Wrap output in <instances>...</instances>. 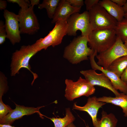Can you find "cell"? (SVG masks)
<instances>
[{
  "mask_svg": "<svg viewBox=\"0 0 127 127\" xmlns=\"http://www.w3.org/2000/svg\"><path fill=\"white\" fill-rule=\"evenodd\" d=\"M88 36H80L74 38L64 49L63 57L73 64L88 60L94 51L87 46Z\"/></svg>",
  "mask_w": 127,
  "mask_h": 127,
  "instance_id": "cell-1",
  "label": "cell"
},
{
  "mask_svg": "<svg viewBox=\"0 0 127 127\" xmlns=\"http://www.w3.org/2000/svg\"><path fill=\"white\" fill-rule=\"evenodd\" d=\"M117 36L114 29L92 30L88 36V44L97 53L107 50L115 42Z\"/></svg>",
  "mask_w": 127,
  "mask_h": 127,
  "instance_id": "cell-2",
  "label": "cell"
},
{
  "mask_svg": "<svg viewBox=\"0 0 127 127\" xmlns=\"http://www.w3.org/2000/svg\"><path fill=\"white\" fill-rule=\"evenodd\" d=\"M55 24L53 28L47 36L40 38L32 45L37 52L43 49L45 50L50 46L54 47L60 44L63 37L67 35L68 25L66 21L60 20Z\"/></svg>",
  "mask_w": 127,
  "mask_h": 127,
  "instance_id": "cell-3",
  "label": "cell"
},
{
  "mask_svg": "<svg viewBox=\"0 0 127 127\" xmlns=\"http://www.w3.org/2000/svg\"><path fill=\"white\" fill-rule=\"evenodd\" d=\"M38 52L32 45L22 46L19 50H16L14 52L12 56L11 65V76H14L18 73L21 68H26L33 75L34 79L31 83L32 85L38 76L31 70L29 62L30 59Z\"/></svg>",
  "mask_w": 127,
  "mask_h": 127,
  "instance_id": "cell-4",
  "label": "cell"
},
{
  "mask_svg": "<svg viewBox=\"0 0 127 127\" xmlns=\"http://www.w3.org/2000/svg\"><path fill=\"white\" fill-rule=\"evenodd\" d=\"M88 12L93 30L115 28L118 21L99 4Z\"/></svg>",
  "mask_w": 127,
  "mask_h": 127,
  "instance_id": "cell-5",
  "label": "cell"
},
{
  "mask_svg": "<svg viewBox=\"0 0 127 127\" xmlns=\"http://www.w3.org/2000/svg\"><path fill=\"white\" fill-rule=\"evenodd\" d=\"M64 96L68 100L72 101L82 96L88 97L93 94L95 89L85 79L80 77L76 81L66 79Z\"/></svg>",
  "mask_w": 127,
  "mask_h": 127,
  "instance_id": "cell-6",
  "label": "cell"
},
{
  "mask_svg": "<svg viewBox=\"0 0 127 127\" xmlns=\"http://www.w3.org/2000/svg\"><path fill=\"white\" fill-rule=\"evenodd\" d=\"M68 27L67 34L76 36L78 30L81 32V36H88L92 31L89 21L88 12L81 13H77L71 15L66 21Z\"/></svg>",
  "mask_w": 127,
  "mask_h": 127,
  "instance_id": "cell-7",
  "label": "cell"
},
{
  "mask_svg": "<svg viewBox=\"0 0 127 127\" xmlns=\"http://www.w3.org/2000/svg\"><path fill=\"white\" fill-rule=\"evenodd\" d=\"M120 38L117 36L114 43L105 51L99 53L95 57L96 63L105 69H108L111 63L118 58L127 55V48Z\"/></svg>",
  "mask_w": 127,
  "mask_h": 127,
  "instance_id": "cell-8",
  "label": "cell"
},
{
  "mask_svg": "<svg viewBox=\"0 0 127 127\" xmlns=\"http://www.w3.org/2000/svg\"><path fill=\"white\" fill-rule=\"evenodd\" d=\"M33 7L30 5L27 9L20 8L19 11L18 15L21 34L32 35L40 29L39 24Z\"/></svg>",
  "mask_w": 127,
  "mask_h": 127,
  "instance_id": "cell-9",
  "label": "cell"
},
{
  "mask_svg": "<svg viewBox=\"0 0 127 127\" xmlns=\"http://www.w3.org/2000/svg\"><path fill=\"white\" fill-rule=\"evenodd\" d=\"M4 16L7 38L13 45L19 43L21 39V33L18 14L6 9L4 10Z\"/></svg>",
  "mask_w": 127,
  "mask_h": 127,
  "instance_id": "cell-10",
  "label": "cell"
},
{
  "mask_svg": "<svg viewBox=\"0 0 127 127\" xmlns=\"http://www.w3.org/2000/svg\"><path fill=\"white\" fill-rule=\"evenodd\" d=\"M80 73L91 85H97L106 88L111 91L115 96L120 95V93L115 89L109 78L103 73H97L92 69L82 70Z\"/></svg>",
  "mask_w": 127,
  "mask_h": 127,
  "instance_id": "cell-11",
  "label": "cell"
},
{
  "mask_svg": "<svg viewBox=\"0 0 127 127\" xmlns=\"http://www.w3.org/2000/svg\"><path fill=\"white\" fill-rule=\"evenodd\" d=\"M97 53L95 51L89 57L90 64L92 69L95 71L99 70L104 73L110 79L112 84L117 90L121 92L127 94V84L124 82L115 73L108 69H105L98 65L95 61V57Z\"/></svg>",
  "mask_w": 127,
  "mask_h": 127,
  "instance_id": "cell-12",
  "label": "cell"
},
{
  "mask_svg": "<svg viewBox=\"0 0 127 127\" xmlns=\"http://www.w3.org/2000/svg\"><path fill=\"white\" fill-rule=\"evenodd\" d=\"M16 108L6 116L0 119V123L3 124L12 125L16 120L21 118L25 115H30L35 113L42 115L39 111L40 109L44 106L36 107H25L17 105L15 103Z\"/></svg>",
  "mask_w": 127,
  "mask_h": 127,
  "instance_id": "cell-13",
  "label": "cell"
},
{
  "mask_svg": "<svg viewBox=\"0 0 127 127\" xmlns=\"http://www.w3.org/2000/svg\"><path fill=\"white\" fill-rule=\"evenodd\" d=\"M97 97L94 96L89 97L86 104L83 106L77 105L75 103L73 106V109L87 112L91 116L94 127H95L98 122L97 115L99 109L106 103L97 100Z\"/></svg>",
  "mask_w": 127,
  "mask_h": 127,
  "instance_id": "cell-14",
  "label": "cell"
},
{
  "mask_svg": "<svg viewBox=\"0 0 127 127\" xmlns=\"http://www.w3.org/2000/svg\"><path fill=\"white\" fill-rule=\"evenodd\" d=\"M81 7L72 6L66 0H60L52 19V23H55L60 20L66 21L73 14L79 13Z\"/></svg>",
  "mask_w": 127,
  "mask_h": 127,
  "instance_id": "cell-15",
  "label": "cell"
},
{
  "mask_svg": "<svg viewBox=\"0 0 127 127\" xmlns=\"http://www.w3.org/2000/svg\"><path fill=\"white\" fill-rule=\"evenodd\" d=\"M98 4L118 22L121 21L124 18L125 13L122 7L119 6L111 0H99Z\"/></svg>",
  "mask_w": 127,
  "mask_h": 127,
  "instance_id": "cell-16",
  "label": "cell"
},
{
  "mask_svg": "<svg viewBox=\"0 0 127 127\" xmlns=\"http://www.w3.org/2000/svg\"><path fill=\"white\" fill-rule=\"evenodd\" d=\"M97 99L99 101L120 107L122 109L124 116L127 117V94L121 92L119 95L115 97L103 96L97 97Z\"/></svg>",
  "mask_w": 127,
  "mask_h": 127,
  "instance_id": "cell-17",
  "label": "cell"
},
{
  "mask_svg": "<svg viewBox=\"0 0 127 127\" xmlns=\"http://www.w3.org/2000/svg\"><path fill=\"white\" fill-rule=\"evenodd\" d=\"M65 115L63 118L54 117L47 118L53 123L54 127H66L75 120V118L69 108L65 109Z\"/></svg>",
  "mask_w": 127,
  "mask_h": 127,
  "instance_id": "cell-18",
  "label": "cell"
},
{
  "mask_svg": "<svg viewBox=\"0 0 127 127\" xmlns=\"http://www.w3.org/2000/svg\"><path fill=\"white\" fill-rule=\"evenodd\" d=\"M100 119L98 118V122L95 127H116L118 120L112 113L107 114L103 110Z\"/></svg>",
  "mask_w": 127,
  "mask_h": 127,
  "instance_id": "cell-19",
  "label": "cell"
},
{
  "mask_svg": "<svg viewBox=\"0 0 127 127\" xmlns=\"http://www.w3.org/2000/svg\"><path fill=\"white\" fill-rule=\"evenodd\" d=\"M127 67V55L123 56L114 60L109 67L108 69L120 76Z\"/></svg>",
  "mask_w": 127,
  "mask_h": 127,
  "instance_id": "cell-20",
  "label": "cell"
},
{
  "mask_svg": "<svg viewBox=\"0 0 127 127\" xmlns=\"http://www.w3.org/2000/svg\"><path fill=\"white\" fill-rule=\"evenodd\" d=\"M60 0H44L38 7L40 9L45 8L48 18L52 19Z\"/></svg>",
  "mask_w": 127,
  "mask_h": 127,
  "instance_id": "cell-21",
  "label": "cell"
},
{
  "mask_svg": "<svg viewBox=\"0 0 127 127\" xmlns=\"http://www.w3.org/2000/svg\"><path fill=\"white\" fill-rule=\"evenodd\" d=\"M115 30L117 36L124 42L127 37V18H124L121 21L118 22Z\"/></svg>",
  "mask_w": 127,
  "mask_h": 127,
  "instance_id": "cell-22",
  "label": "cell"
},
{
  "mask_svg": "<svg viewBox=\"0 0 127 127\" xmlns=\"http://www.w3.org/2000/svg\"><path fill=\"white\" fill-rule=\"evenodd\" d=\"M12 110L10 106L4 103L2 99H0V119L6 116Z\"/></svg>",
  "mask_w": 127,
  "mask_h": 127,
  "instance_id": "cell-23",
  "label": "cell"
},
{
  "mask_svg": "<svg viewBox=\"0 0 127 127\" xmlns=\"http://www.w3.org/2000/svg\"><path fill=\"white\" fill-rule=\"evenodd\" d=\"M7 1L9 3H17L23 9H27L30 6V1L28 0H7Z\"/></svg>",
  "mask_w": 127,
  "mask_h": 127,
  "instance_id": "cell-24",
  "label": "cell"
},
{
  "mask_svg": "<svg viewBox=\"0 0 127 127\" xmlns=\"http://www.w3.org/2000/svg\"><path fill=\"white\" fill-rule=\"evenodd\" d=\"M7 35L5 29V24L2 20L0 21V44H3L5 41Z\"/></svg>",
  "mask_w": 127,
  "mask_h": 127,
  "instance_id": "cell-25",
  "label": "cell"
},
{
  "mask_svg": "<svg viewBox=\"0 0 127 127\" xmlns=\"http://www.w3.org/2000/svg\"><path fill=\"white\" fill-rule=\"evenodd\" d=\"M7 85L5 77L0 73V99H2V96L6 90Z\"/></svg>",
  "mask_w": 127,
  "mask_h": 127,
  "instance_id": "cell-26",
  "label": "cell"
},
{
  "mask_svg": "<svg viewBox=\"0 0 127 127\" xmlns=\"http://www.w3.org/2000/svg\"><path fill=\"white\" fill-rule=\"evenodd\" d=\"M99 0H85L84 3L86 11H88L94 7L98 4Z\"/></svg>",
  "mask_w": 127,
  "mask_h": 127,
  "instance_id": "cell-27",
  "label": "cell"
},
{
  "mask_svg": "<svg viewBox=\"0 0 127 127\" xmlns=\"http://www.w3.org/2000/svg\"><path fill=\"white\" fill-rule=\"evenodd\" d=\"M71 5L75 7H81L84 5L83 0H66Z\"/></svg>",
  "mask_w": 127,
  "mask_h": 127,
  "instance_id": "cell-28",
  "label": "cell"
},
{
  "mask_svg": "<svg viewBox=\"0 0 127 127\" xmlns=\"http://www.w3.org/2000/svg\"><path fill=\"white\" fill-rule=\"evenodd\" d=\"M120 78L124 82L127 84V67L122 74Z\"/></svg>",
  "mask_w": 127,
  "mask_h": 127,
  "instance_id": "cell-29",
  "label": "cell"
},
{
  "mask_svg": "<svg viewBox=\"0 0 127 127\" xmlns=\"http://www.w3.org/2000/svg\"><path fill=\"white\" fill-rule=\"evenodd\" d=\"M119 6L122 7L126 3V0H111Z\"/></svg>",
  "mask_w": 127,
  "mask_h": 127,
  "instance_id": "cell-30",
  "label": "cell"
},
{
  "mask_svg": "<svg viewBox=\"0 0 127 127\" xmlns=\"http://www.w3.org/2000/svg\"><path fill=\"white\" fill-rule=\"evenodd\" d=\"M7 5L6 1L5 0H0V9L1 10L6 9Z\"/></svg>",
  "mask_w": 127,
  "mask_h": 127,
  "instance_id": "cell-31",
  "label": "cell"
},
{
  "mask_svg": "<svg viewBox=\"0 0 127 127\" xmlns=\"http://www.w3.org/2000/svg\"><path fill=\"white\" fill-rule=\"evenodd\" d=\"M30 5L34 7L35 5H38L40 4L39 0H30Z\"/></svg>",
  "mask_w": 127,
  "mask_h": 127,
  "instance_id": "cell-32",
  "label": "cell"
},
{
  "mask_svg": "<svg viewBox=\"0 0 127 127\" xmlns=\"http://www.w3.org/2000/svg\"><path fill=\"white\" fill-rule=\"evenodd\" d=\"M124 12L125 13L127 12V0L125 4L122 7Z\"/></svg>",
  "mask_w": 127,
  "mask_h": 127,
  "instance_id": "cell-33",
  "label": "cell"
},
{
  "mask_svg": "<svg viewBox=\"0 0 127 127\" xmlns=\"http://www.w3.org/2000/svg\"><path fill=\"white\" fill-rule=\"evenodd\" d=\"M0 127H15L11 125L8 124H0Z\"/></svg>",
  "mask_w": 127,
  "mask_h": 127,
  "instance_id": "cell-34",
  "label": "cell"
},
{
  "mask_svg": "<svg viewBox=\"0 0 127 127\" xmlns=\"http://www.w3.org/2000/svg\"><path fill=\"white\" fill-rule=\"evenodd\" d=\"M66 127H76L75 125L73 123H72L68 125Z\"/></svg>",
  "mask_w": 127,
  "mask_h": 127,
  "instance_id": "cell-35",
  "label": "cell"
},
{
  "mask_svg": "<svg viewBox=\"0 0 127 127\" xmlns=\"http://www.w3.org/2000/svg\"><path fill=\"white\" fill-rule=\"evenodd\" d=\"M124 45L126 48H127V37L125 39L124 42Z\"/></svg>",
  "mask_w": 127,
  "mask_h": 127,
  "instance_id": "cell-36",
  "label": "cell"
},
{
  "mask_svg": "<svg viewBox=\"0 0 127 127\" xmlns=\"http://www.w3.org/2000/svg\"><path fill=\"white\" fill-rule=\"evenodd\" d=\"M124 18H127V12L125 13Z\"/></svg>",
  "mask_w": 127,
  "mask_h": 127,
  "instance_id": "cell-37",
  "label": "cell"
},
{
  "mask_svg": "<svg viewBox=\"0 0 127 127\" xmlns=\"http://www.w3.org/2000/svg\"><path fill=\"white\" fill-rule=\"evenodd\" d=\"M86 127H89V126L88 125H87V126H86Z\"/></svg>",
  "mask_w": 127,
  "mask_h": 127,
  "instance_id": "cell-38",
  "label": "cell"
},
{
  "mask_svg": "<svg viewBox=\"0 0 127 127\" xmlns=\"http://www.w3.org/2000/svg\"></svg>",
  "mask_w": 127,
  "mask_h": 127,
  "instance_id": "cell-39",
  "label": "cell"
}]
</instances>
